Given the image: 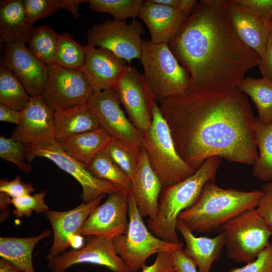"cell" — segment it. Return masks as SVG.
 Masks as SVG:
<instances>
[{"label": "cell", "instance_id": "cell-1", "mask_svg": "<svg viewBox=\"0 0 272 272\" xmlns=\"http://www.w3.org/2000/svg\"><path fill=\"white\" fill-rule=\"evenodd\" d=\"M158 102L178 155L192 169L214 156L248 165L256 162L255 117L237 88L211 94L187 92Z\"/></svg>", "mask_w": 272, "mask_h": 272}, {"label": "cell", "instance_id": "cell-2", "mask_svg": "<svg viewBox=\"0 0 272 272\" xmlns=\"http://www.w3.org/2000/svg\"><path fill=\"white\" fill-rule=\"evenodd\" d=\"M168 45L190 76L188 92L195 94L236 88L261 61L238 36L226 0L198 2Z\"/></svg>", "mask_w": 272, "mask_h": 272}, {"label": "cell", "instance_id": "cell-3", "mask_svg": "<svg viewBox=\"0 0 272 272\" xmlns=\"http://www.w3.org/2000/svg\"><path fill=\"white\" fill-rule=\"evenodd\" d=\"M262 194L261 190L224 189L218 186L215 181H209L196 202L182 212L178 220L192 232H216L237 216L256 209Z\"/></svg>", "mask_w": 272, "mask_h": 272}, {"label": "cell", "instance_id": "cell-4", "mask_svg": "<svg viewBox=\"0 0 272 272\" xmlns=\"http://www.w3.org/2000/svg\"><path fill=\"white\" fill-rule=\"evenodd\" d=\"M222 160L217 156L207 159L191 176L171 186L163 187L156 218L148 220L147 227L156 236L171 243L179 242L176 225L180 214L193 206L206 184L215 181Z\"/></svg>", "mask_w": 272, "mask_h": 272}, {"label": "cell", "instance_id": "cell-5", "mask_svg": "<svg viewBox=\"0 0 272 272\" xmlns=\"http://www.w3.org/2000/svg\"><path fill=\"white\" fill-rule=\"evenodd\" d=\"M143 134L142 147L163 187L181 182L195 172L178 155L169 127L157 102L153 107L151 124Z\"/></svg>", "mask_w": 272, "mask_h": 272}, {"label": "cell", "instance_id": "cell-6", "mask_svg": "<svg viewBox=\"0 0 272 272\" xmlns=\"http://www.w3.org/2000/svg\"><path fill=\"white\" fill-rule=\"evenodd\" d=\"M144 76L157 102L189 91L190 77L166 43L143 42L140 59Z\"/></svg>", "mask_w": 272, "mask_h": 272}, {"label": "cell", "instance_id": "cell-7", "mask_svg": "<svg viewBox=\"0 0 272 272\" xmlns=\"http://www.w3.org/2000/svg\"><path fill=\"white\" fill-rule=\"evenodd\" d=\"M128 221L126 232L114 236L113 246L130 272L142 269L154 254L183 249V243L168 242L151 233L138 210L132 191L128 195Z\"/></svg>", "mask_w": 272, "mask_h": 272}, {"label": "cell", "instance_id": "cell-8", "mask_svg": "<svg viewBox=\"0 0 272 272\" xmlns=\"http://www.w3.org/2000/svg\"><path fill=\"white\" fill-rule=\"evenodd\" d=\"M222 231L227 256L237 263L254 260L269 244L272 235L256 208L231 219L223 226Z\"/></svg>", "mask_w": 272, "mask_h": 272}, {"label": "cell", "instance_id": "cell-9", "mask_svg": "<svg viewBox=\"0 0 272 272\" xmlns=\"http://www.w3.org/2000/svg\"><path fill=\"white\" fill-rule=\"evenodd\" d=\"M144 33L142 24L133 20H108L92 26L87 32L88 44L107 49L129 63L132 59H140Z\"/></svg>", "mask_w": 272, "mask_h": 272}, {"label": "cell", "instance_id": "cell-10", "mask_svg": "<svg viewBox=\"0 0 272 272\" xmlns=\"http://www.w3.org/2000/svg\"><path fill=\"white\" fill-rule=\"evenodd\" d=\"M47 67L48 79L42 95L51 109L63 110L89 102L94 90L81 71L56 64Z\"/></svg>", "mask_w": 272, "mask_h": 272}, {"label": "cell", "instance_id": "cell-11", "mask_svg": "<svg viewBox=\"0 0 272 272\" xmlns=\"http://www.w3.org/2000/svg\"><path fill=\"white\" fill-rule=\"evenodd\" d=\"M28 161L36 157L45 158L73 177L82 188L83 202L88 203L102 194H111L119 189L109 182L98 179L83 164L67 154L58 145H25Z\"/></svg>", "mask_w": 272, "mask_h": 272}, {"label": "cell", "instance_id": "cell-12", "mask_svg": "<svg viewBox=\"0 0 272 272\" xmlns=\"http://www.w3.org/2000/svg\"><path fill=\"white\" fill-rule=\"evenodd\" d=\"M113 90L130 121L142 132L146 131L151 124L153 107L157 101L144 75L128 65Z\"/></svg>", "mask_w": 272, "mask_h": 272}, {"label": "cell", "instance_id": "cell-13", "mask_svg": "<svg viewBox=\"0 0 272 272\" xmlns=\"http://www.w3.org/2000/svg\"><path fill=\"white\" fill-rule=\"evenodd\" d=\"M83 247L65 251L47 260L50 272H65L70 267L89 263L105 266L113 272H130L113 246V235L87 236Z\"/></svg>", "mask_w": 272, "mask_h": 272}, {"label": "cell", "instance_id": "cell-14", "mask_svg": "<svg viewBox=\"0 0 272 272\" xmlns=\"http://www.w3.org/2000/svg\"><path fill=\"white\" fill-rule=\"evenodd\" d=\"M88 104L100 127L111 137L142 147L143 132L126 117L113 89L94 91Z\"/></svg>", "mask_w": 272, "mask_h": 272}, {"label": "cell", "instance_id": "cell-15", "mask_svg": "<svg viewBox=\"0 0 272 272\" xmlns=\"http://www.w3.org/2000/svg\"><path fill=\"white\" fill-rule=\"evenodd\" d=\"M54 112L42 95L31 96L21 112L20 122L11 138L25 145L45 146L56 143Z\"/></svg>", "mask_w": 272, "mask_h": 272}, {"label": "cell", "instance_id": "cell-16", "mask_svg": "<svg viewBox=\"0 0 272 272\" xmlns=\"http://www.w3.org/2000/svg\"><path fill=\"white\" fill-rule=\"evenodd\" d=\"M1 66L11 71L31 96L42 95L48 79V67L25 43H4Z\"/></svg>", "mask_w": 272, "mask_h": 272}, {"label": "cell", "instance_id": "cell-17", "mask_svg": "<svg viewBox=\"0 0 272 272\" xmlns=\"http://www.w3.org/2000/svg\"><path fill=\"white\" fill-rule=\"evenodd\" d=\"M119 190L109 194L92 212L83 224L79 235L85 236L113 235L125 233L128 226V195Z\"/></svg>", "mask_w": 272, "mask_h": 272}, {"label": "cell", "instance_id": "cell-18", "mask_svg": "<svg viewBox=\"0 0 272 272\" xmlns=\"http://www.w3.org/2000/svg\"><path fill=\"white\" fill-rule=\"evenodd\" d=\"M106 194H102L88 203L82 202L77 207L67 211L49 210L44 214L51 224L53 235L52 245L46 256L47 260L57 256L71 246L73 238L79 232L92 212L100 205Z\"/></svg>", "mask_w": 272, "mask_h": 272}, {"label": "cell", "instance_id": "cell-19", "mask_svg": "<svg viewBox=\"0 0 272 272\" xmlns=\"http://www.w3.org/2000/svg\"><path fill=\"white\" fill-rule=\"evenodd\" d=\"M85 47L86 58L80 71L94 91L113 89L128 67L127 61L107 49L90 44Z\"/></svg>", "mask_w": 272, "mask_h": 272}, {"label": "cell", "instance_id": "cell-20", "mask_svg": "<svg viewBox=\"0 0 272 272\" xmlns=\"http://www.w3.org/2000/svg\"><path fill=\"white\" fill-rule=\"evenodd\" d=\"M138 17L145 23L154 43L169 44L176 37L188 17L178 9L144 1Z\"/></svg>", "mask_w": 272, "mask_h": 272}, {"label": "cell", "instance_id": "cell-21", "mask_svg": "<svg viewBox=\"0 0 272 272\" xmlns=\"http://www.w3.org/2000/svg\"><path fill=\"white\" fill-rule=\"evenodd\" d=\"M131 183V191L141 216L143 218L148 217L149 220H154L158 213L159 198L163 187L143 147L137 172Z\"/></svg>", "mask_w": 272, "mask_h": 272}, {"label": "cell", "instance_id": "cell-22", "mask_svg": "<svg viewBox=\"0 0 272 272\" xmlns=\"http://www.w3.org/2000/svg\"><path fill=\"white\" fill-rule=\"evenodd\" d=\"M229 12L234 29L240 39L261 59L265 53L271 28L266 22L250 9L229 1Z\"/></svg>", "mask_w": 272, "mask_h": 272}, {"label": "cell", "instance_id": "cell-23", "mask_svg": "<svg viewBox=\"0 0 272 272\" xmlns=\"http://www.w3.org/2000/svg\"><path fill=\"white\" fill-rule=\"evenodd\" d=\"M176 229L185 240L186 247L182 249L198 267L199 272H210L214 262L220 256L225 245L223 231L215 237H196L178 219Z\"/></svg>", "mask_w": 272, "mask_h": 272}, {"label": "cell", "instance_id": "cell-24", "mask_svg": "<svg viewBox=\"0 0 272 272\" xmlns=\"http://www.w3.org/2000/svg\"><path fill=\"white\" fill-rule=\"evenodd\" d=\"M111 138L100 127L70 135L57 143L67 154L88 168L94 158L104 150Z\"/></svg>", "mask_w": 272, "mask_h": 272}, {"label": "cell", "instance_id": "cell-25", "mask_svg": "<svg viewBox=\"0 0 272 272\" xmlns=\"http://www.w3.org/2000/svg\"><path fill=\"white\" fill-rule=\"evenodd\" d=\"M32 27L27 21L23 0L1 1V42L26 43Z\"/></svg>", "mask_w": 272, "mask_h": 272}, {"label": "cell", "instance_id": "cell-26", "mask_svg": "<svg viewBox=\"0 0 272 272\" xmlns=\"http://www.w3.org/2000/svg\"><path fill=\"white\" fill-rule=\"evenodd\" d=\"M55 137L59 141L70 135L100 127L88 103L54 112Z\"/></svg>", "mask_w": 272, "mask_h": 272}, {"label": "cell", "instance_id": "cell-27", "mask_svg": "<svg viewBox=\"0 0 272 272\" xmlns=\"http://www.w3.org/2000/svg\"><path fill=\"white\" fill-rule=\"evenodd\" d=\"M52 234L44 230L37 236L28 237H1L0 256L13 263L23 272H36L32 261L35 246Z\"/></svg>", "mask_w": 272, "mask_h": 272}, {"label": "cell", "instance_id": "cell-28", "mask_svg": "<svg viewBox=\"0 0 272 272\" xmlns=\"http://www.w3.org/2000/svg\"><path fill=\"white\" fill-rule=\"evenodd\" d=\"M248 95L258 112L257 119L267 124L272 122V80L262 77L257 79L245 77L237 87Z\"/></svg>", "mask_w": 272, "mask_h": 272}, {"label": "cell", "instance_id": "cell-29", "mask_svg": "<svg viewBox=\"0 0 272 272\" xmlns=\"http://www.w3.org/2000/svg\"><path fill=\"white\" fill-rule=\"evenodd\" d=\"M255 137L259 151L258 159L253 165L254 177L260 180L272 181V122L265 124L255 117Z\"/></svg>", "mask_w": 272, "mask_h": 272}, {"label": "cell", "instance_id": "cell-30", "mask_svg": "<svg viewBox=\"0 0 272 272\" xmlns=\"http://www.w3.org/2000/svg\"><path fill=\"white\" fill-rule=\"evenodd\" d=\"M59 35L46 25L32 27L27 41L29 49L46 66L55 64Z\"/></svg>", "mask_w": 272, "mask_h": 272}, {"label": "cell", "instance_id": "cell-31", "mask_svg": "<svg viewBox=\"0 0 272 272\" xmlns=\"http://www.w3.org/2000/svg\"><path fill=\"white\" fill-rule=\"evenodd\" d=\"M87 168L98 179L110 183L119 190L132 191L130 178L103 151L94 158Z\"/></svg>", "mask_w": 272, "mask_h": 272}, {"label": "cell", "instance_id": "cell-32", "mask_svg": "<svg viewBox=\"0 0 272 272\" xmlns=\"http://www.w3.org/2000/svg\"><path fill=\"white\" fill-rule=\"evenodd\" d=\"M142 147L111 138L103 151L128 175L132 181L139 165Z\"/></svg>", "mask_w": 272, "mask_h": 272}, {"label": "cell", "instance_id": "cell-33", "mask_svg": "<svg viewBox=\"0 0 272 272\" xmlns=\"http://www.w3.org/2000/svg\"><path fill=\"white\" fill-rule=\"evenodd\" d=\"M31 98L24 87L10 70L0 67V103L21 112Z\"/></svg>", "mask_w": 272, "mask_h": 272}, {"label": "cell", "instance_id": "cell-34", "mask_svg": "<svg viewBox=\"0 0 272 272\" xmlns=\"http://www.w3.org/2000/svg\"><path fill=\"white\" fill-rule=\"evenodd\" d=\"M86 58L85 46L77 43L67 32L60 34L56 52V64L68 69L81 71Z\"/></svg>", "mask_w": 272, "mask_h": 272}, {"label": "cell", "instance_id": "cell-35", "mask_svg": "<svg viewBox=\"0 0 272 272\" xmlns=\"http://www.w3.org/2000/svg\"><path fill=\"white\" fill-rule=\"evenodd\" d=\"M142 0H88L90 9L97 13H106L115 20L126 21L129 18L138 17Z\"/></svg>", "mask_w": 272, "mask_h": 272}, {"label": "cell", "instance_id": "cell-36", "mask_svg": "<svg viewBox=\"0 0 272 272\" xmlns=\"http://www.w3.org/2000/svg\"><path fill=\"white\" fill-rule=\"evenodd\" d=\"M0 157L15 164L24 173H29L32 170L27 157L25 145L12 138L0 137Z\"/></svg>", "mask_w": 272, "mask_h": 272}, {"label": "cell", "instance_id": "cell-37", "mask_svg": "<svg viewBox=\"0 0 272 272\" xmlns=\"http://www.w3.org/2000/svg\"><path fill=\"white\" fill-rule=\"evenodd\" d=\"M46 191L11 199L14 207L13 213L18 218L29 217L32 213L45 214L49 209L44 198Z\"/></svg>", "mask_w": 272, "mask_h": 272}, {"label": "cell", "instance_id": "cell-38", "mask_svg": "<svg viewBox=\"0 0 272 272\" xmlns=\"http://www.w3.org/2000/svg\"><path fill=\"white\" fill-rule=\"evenodd\" d=\"M23 3L27 21L32 26L37 20L60 9L58 0H23Z\"/></svg>", "mask_w": 272, "mask_h": 272}, {"label": "cell", "instance_id": "cell-39", "mask_svg": "<svg viewBox=\"0 0 272 272\" xmlns=\"http://www.w3.org/2000/svg\"><path fill=\"white\" fill-rule=\"evenodd\" d=\"M228 272H272V242L252 262L239 268H232Z\"/></svg>", "mask_w": 272, "mask_h": 272}, {"label": "cell", "instance_id": "cell-40", "mask_svg": "<svg viewBox=\"0 0 272 272\" xmlns=\"http://www.w3.org/2000/svg\"><path fill=\"white\" fill-rule=\"evenodd\" d=\"M34 190L32 184L24 182L19 176L12 180H0V192L6 193L12 198L31 194Z\"/></svg>", "mask_w": 272, "mask_h": 272}, {"label": "cell", "instance_id": "cell-41", "mask_svg": "<svg viewBox=\"0 0 272 272\" xmlns=\"http://www.w3.org/2000/svg\"><path fill=\"white\" fill-rule=\"evenodd\" d=\"M234 3L245 7L266 22L272 21V0H232Z\"/></svg>", "mask_w": 272, "mask_h": 272}, {"label": "cell", "instance_id": "cell-42", "mask_svg": "<svg viewBox=\"0 0 272 272\" xmlns=\"http://www.w3.org/2000/svg\"><path fill=\"white\" fill-rule=\"evenodd\" d=\"M261 191L256 209L272 232V182L264 184Z\"/></svg>", "mask_w": 272, "mask_h": 272}, {"label": "cell", "instance_id": "cell-43", "mask_svg": "<svg viewBox=\"0 0 272 272\" xmlns=\"http://www.w3.org/2000/svg\"><path fill=\"white\" fill-rule=\"evenodd\" d=\"M174 269L172 251L159 253L154 262L145 265L141 272H170Z\"/></svg>", "mask_w": 272, "mask_h": 272}, {"label": "cell", "instance_id": "cell-44", "mask_svg": "<svg viewBox=\"0 0 272 272\" xmlns=\"http://www.w3.org/2000/svg\"><path fill=\"white\" fill-rule=\"evenodd\" d=\"M182 249L172 251L174 269L177 272H197L196 264L184 254Z\"/></svg>", "mask_w": 272, "mask_h": 272}, {"label": "cell", "instance_id": "cell-45", "mask_svg": "<svg viewBox=\"0 0 272 272\" xmlns=\"http://www.w3.org/2000/svg\"><path fill=\"white\" fill-rule=\"evenodd\" d=\"M263 77L272 80V27L270 29L263 57L258 66Z\"/></svg>", "mask_w": 272, "mask_h": 272}, {"label": "cell", "instance_id": "cell-46", "mask_svg": "<svg viewBox=\"0 0 272 272\" xmlns=\"http://www.w3.org/2000/svg\"><path fill=\"white\" fill-rule=\"evenodd\" d=\"M21 112L0 103V121L18 125L21 120Z\"/></svg>", "mask_w": 272, "mask_h": 272}, {"label": "cell", "instance_id": "cell-47", "mask_svg": "<svg viewBox=\"0 0 272 272\" xmlns=\"http://www.w3.org/2000/svg\"><path fill=\"white\" fill-rule=\"evenodd\" d=\"M85 2L82 0H58L60 9L68 10L75 18H79L80 14L79 7L81 3Z\"/></svg>", "mask_w": 272, "mask_h": 272}, {"label": "cell", "instance_id": "cell-48", "mask_svg": "<svg viewBox=\"0 0 272 272\" xmlns=\"http://www.w3.org/2000/svg\"><path fill=\"white\" fill-rule=\"evenodd\" d=\"M197 2L195 0H180L178 9L188 17L193 12Z\"/></svg>", "mask_w": 272, "mask_h": 272}, {"label": "cell", "instance_id": "cell-49", "mask_svg": "<svg viewBox=\"0 0 272 272\" xmlns=\"http://www.w3.org/2000/svg\"><path fill=\"white\" fill-rule=\"evenodd\" d=\"M0 272H23L18 266L9 260L1 257Z\"/></svg>", "mask_w": 272, "mask_h": 272}, {"label": "cell", "instance_id": "cell-50", "mask_svg": "<svg viewBox=\"0 0 272 272\" xmlns=\"http://www.w3.org/2000/svg\"><path fill=\"white\" fill-rule=\"evenodd\" d=\"M151 2L162 6L178 9L180 0H150Z\"/></svg>", "mask_w": 272, "mask_h": 272}, {"label": "cell", "instance_id": "cell-51", "mask_svg": "<svg viewBox=\"0 0 272 272\" xmlns=\"http://www.w3.org/2000/svg\"><path fill=\"white\" fill-rule=\"evenodd\" d=\"M12 198L6 193L0 192V207L1 210L6 209L11 203Z\"/></svg>", "mask_w": 272, "mask_h": 272}, {"label": "cell", "instance_id": "cell-52", "mask_svg": "<svg viewBox=\"0 0 272 272\" xmlns=\"http://www.w3.org/2000/svg\"><path fill=\"white\" fill-rule=\"evenodd\" d=\"M170 272H177L176 270H175L174 269H173V270H172Z\"/></svg>", "mask_w": 272, "mask_h": 272}, {"label": "cell", "instance_id": "cell-53", "mask_svg": "<svg viewBox=\"0 0 272 272\" xmlns=\"http://www.w3.org/2000/svg\"><path fill=\"white\" fill-rule=\"evenodd\" d=\"M270 25H271V27H272V21L270 22Z\"/></svg>", "mask_w": 272, "mask_h": 272}]
</instances>
